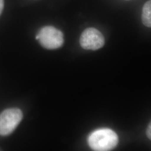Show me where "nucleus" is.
I'll use <instances>...</instances> for the list:
<instances>
[{
	"label": "nucleus",
	"mask_w": 151,
	"mask_h": 151,
	"mask_svg": "<svg viewBox=\"0 0 151 151\" xmlns=\"http://www.w3.org/2000/svg\"><path fill=\"white\" fill-rule=\"evenodd\" d=\"M142 20L143 24L147 27H151V1L146 2L142 10Z\"/></svg>",
	"instance_id": "39448f33"
},
{
	"label": "nucleus",
	"mask_w": 151,
	"mask_h": 151,
	"mask_svg": "<svg viewBox=\"0 0 151 151\" xmlns=\"http://www.w3.org/2000/svg\"><path fill=\"white\" fill-rule=\"evenodd\" d=\"M4 7V1L0 0V15L3 11Z\"/></svg>",
	"instance_id": "0eeeda50"
},
{
	"label": "nucleus",
	"mask_w": 151,
	"mask_h": 151,
	"mask_svg": "<svg viewBox=\"0 0 151 151\" xmlns=\"http://www.w3.org/2000/svg\"><path fill=\"white\" fill-rule=\"evenodd\" d=\"M87 142L93 151H110L118 145L119 138L113 130L101 128L92 132L88 137Z\"/></svg>",
	"instance_id": "f257e3e1"
},
{
	"label": "nucleus",
	"mask_w": 151,
	"mask_h": 151,
	"mask_svg": "<svg viewBox=\"0 0 151 151\" xmlns=\"http://www.w3.org/2000/svg\"><path fill=\"white\" fill-rule=\"evenodd\" d=\"M35 39L44 48L50 50L59 48L64 43L63 32L52 26L42 27Z\"/></svg>",
	"instance_id": "f03ea898"
},
{
	"label": "nucleus",
	"mask_w": 151,
	"mask_h": 151,
	"mask_svg": "<svg viewBox=\"0 0 151 151\" xmlns=\"http://www.w3.org/2000/svg\"><path fill=\"white\" fill-rule=\"evenodd\" d=\"M151 123H150V124L148 125V128H147V132H146V133H147V137L151 139Z\"/></svg>",
	"instance_id": "423d86ee"
},
{
	"label": "nucleus",
	"mask_w": 151,
	"mask_h": 151,
	"mask_svg": "<svg viewBox=\"0 0 151 151\" xmlns=\"http://www.w3.org/2000/svg\"><path fill=\"white\" fill-rule=\"evenodd\" d=\"M80 43L84 49L96 50L104 45L105 38L103 34L96 29L88 27L82 33Z\"/></svg>",
	"instance_id": "20e7f679"
},
{
	"label": "nucleus",
	"mask_w": 151,
	"mask_h": 151,
	"mask_svg": "<svg viewBox=\"0 0 151 151\" xmlns=\"http://www.w3.org/2000/svg\"><path fill=\"white\" fill-rule=\"evenodd\" d=\"M23 114L17 108L6 109L0 114V135L11 134L22 122Z\"/></svg>",
	"instance_id": "7ed1b4c3"
},
{
	"label": "nucleus",
	"mask_w": 151,
	"mask_h": 151,
	"mask_svg": "<svg viewBox=\"0 0 151 151\" xmlns=\"http://www.w3.org/2000/svg\"></svg>",
	"instance_id": "6e6552de"
}]
</instances>
